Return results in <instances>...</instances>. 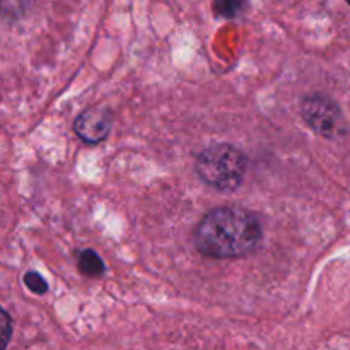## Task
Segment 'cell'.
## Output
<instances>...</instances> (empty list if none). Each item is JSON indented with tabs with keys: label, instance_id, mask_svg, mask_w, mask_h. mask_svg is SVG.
Here are the masks:
<instances>
[{
	"label": "cell",
	"instance_id": "cell-1",
	"mask_svg": "<svg viewBox=\"0 0 350 350\" xmlns=\"http://www.w3.org/2000/svg\"><path fill=\"white\" fill-rule=\"evenodd\" d=\"M263 228L258 215L239 205L208 212L193 234L198 253L207 258H239L258 248Z\"/></svg>",
	"mask_w": 350,
	"mask_h": 350
},
{
	"label": "cell",
	"instance_id": "cell-2",
	"mask_svg": "<svg viewBox=\"0 0 350 350\" xmlns=\"http://www.w3.org/2000/svg\"><path fill=\"white\" fill-rule=\"evenodd\" d=\"M246 156L231 144H212L202 150L195 163L198 178L219 191H234L246 173Z\"/></svg>",
	"mask_w": 350,
	"mask_h": 350
},
{
	"label": "cell",
	"instance_id": "cell-3",
	"mask_svg": "<svg viewBox=\"0 0 350 350\" xmlns=\"http://www.w3.org/2000/svg\"><path fill=\"white\" fill-rule=\"evenodd\" d=\"M301 115L318 135L334 137L344 132V116L337 103L323 94H310L301 101Z\"/></svg>",
	"mask_w": 350,
	"mask_h": 350
},
{
	"label": "cell",
	"instance_id": "cell-4",
	"mask_svg": "<svg viewBox=\"0 0 350 350\" xmlns=\"http://www.w3.org/2000/svg\"><path fill=\"white\" fill-rule=\"evenodd\" d=\"M113 126V115L108 108H88L77 116L74 130L81 140L85 144H99L108 139Z\"/></svg>",
	"mask_w": 350,
	"mask_h": 350
},
{
	"label": "cell",
	"instance_id": "cell-5",
	"mask_svg": "<svg viewBox=\"0 0 350 350\" xmlns=\"http://www.w3.org/2000/svg\"><path fill=\"white\" fill-rule=\"evenodd\" d=\"M77 267L81 273L85 277H101L105 273V263H103L101 256L94 252V250H84L79 253Z\"/></svg>",
	"mask_w": 350,
	"mask_h": 350
},
{
	"label": "cell",
	"instance_id": "cell-6",
	"mask_svg": "<svg viewBox=\"0 0 350 350\" xmlns=\"http://www.w3.org/2000/svg\"><path fill=\"white\" fill-rule=\"evenodd\" d=\"M27 5V0H0V17H19Z\"/></svg>",
	"mask_w": 350,
	"mask_h": 350
},
{
	"label": "cell",
	"instance_id": "cell-7",
	"mask_svg": "<svg viewBox=\"0 0 350 350\" xmlns=\"http://www.w3.org/2000/svg\"><path fill=\"white\" fill-rule=\"evenodd\" d=\"M12 337V320L3 308H0V350H3Z\"/></svg>",
	"mask_w": 350,
	"mask_h": 350
},
{
	"label": "cell",
	"instance_id": "cell-8",
	"mask_svg": "<svg viewBox=\"0 0 350 350\" xmlns=\"http://www.w3.org/2000/svg\"><path fill=\"white\" fill-rule=\"evenodd\" d=\"M243 0H215V14L232 17L241 10Z\"/></svg>",
	"mask_w": 350,
	"mask_h": 350
},
{
	"label": "cell",
	"instance_id": "cell-9",
	"mask_svg": "<svg viewBox=\"0 0 350 350\" xmlns=\"http://www.w3.org/2000/svg\"><path fill=\"white\" fill-rule=\"evenodd\" d=\"M24 284H26L27 289L33 291L34 294H44L48 291L46 280L36 272H27L26 275H24Z\"/></svg>",
	"mask_w": 350,
	"mask_h": 350
},
{
	"label": "cell",
	"instance_id": "cell-10",
	"mask_svg": "<svg viewBox=\"0 0 350 350\" xmlns=\"http://www.w3.org/2000/svg\"><path fill=\"white\" fill-rule=\"evenodd\" d=\"M347 2H349V3H350V0H347Z\"/></svg>",
	"mask_w": 350,
	"mask_h": 350
}]
</instances>
